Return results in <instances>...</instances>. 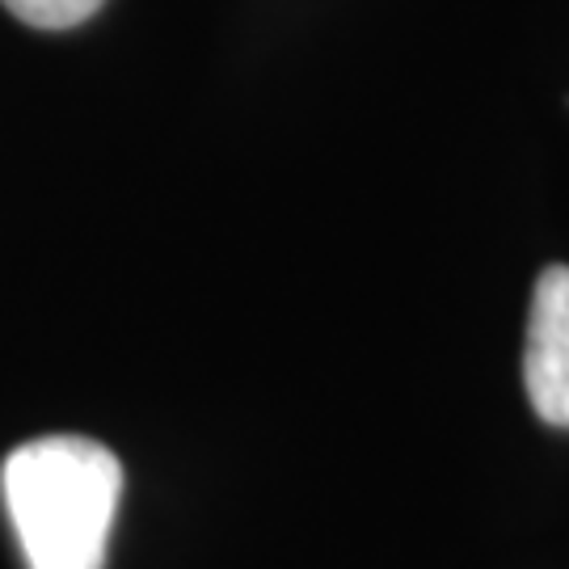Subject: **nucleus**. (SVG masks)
<instances>
[{
    "instance_id": "obj_3",
    "label": "nucleus",
    "mask_w": 569,
    "mask_h": 569,
    "mask_svg": "<svg viewBox=\"0 0 569 569\" xmlns=\"http://www.w3.org/2000/svg\"><path fill=\"white\" fill-rule=\"evenodd\" d=\"M0 4L34 30H72L93 18L106 0H0Z\"/></svg>"
},
{
    "instance_id": "obj_2",
    "label": "nucleus",
    "mask_w": 569,
    "mask_h": 569,
    "mask_svg": "<svg viewBox=\"0 0 569 569\" xmlns=\"http://www.w3.org/2000/svg\"><path fill=\"white\" fill-rule=\"evenodd\" d=\"M523 380L536 418L569 430V266H549L536 279Z\"/></svg>"
},
{
    "instance_id": "obj_1",
    "label": "nucleus",
    "mask_w": 569,
    "mask_h": 569,
    "mask_svg": "<svg viewBox=\"0 0 569 569\" xmlns=\"http://www.w3.org/2000/svg\"><path fill=\"white\" fill-rule=\"evenodd\" d=\"M0 493L26 569H106L122 493L110 448L81 435L30 439L0 468Z\"/></svg>"
}]
</instances>
